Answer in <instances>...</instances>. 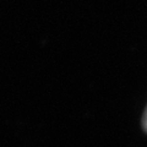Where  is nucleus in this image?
Wrapping results in <instances>:
<instances>
[{
  "label": "nucleus",
  "instance_id": "f257e3e1",
  "mask_svg": "<svg viewBox=\"0 0 147 147\" xmlns=\"http://www.w3.org/2000/svg\"><path fill=\"white\" fill-rule=\"evenodd\" d=\"M142 126H144L145 131L147 132V108L145 110V114H144V118H142Z\"/></svg>",
  "mask_w": 147,
  "mask_h": 147
}]
</instances>
